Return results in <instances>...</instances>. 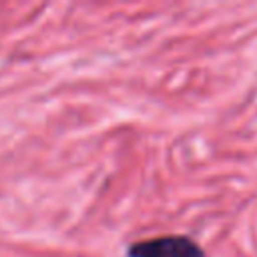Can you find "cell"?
<instances>
[{
	"label": "cell",
	"mask_w": 257,
	"mask_h": 257,
	"mask_svg": "<svg viewBox=\"0 0 257 257\" xmlns=\"http://www.w3.org/2000/svg\"><path fill=\"white\" fill-rule=\"evenodd\" d=\"M128 257H205L203 247L185 235H163L133 243Z\"/></svg>",
	"instance_id": "1"
}]
</instances>
